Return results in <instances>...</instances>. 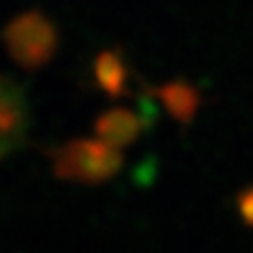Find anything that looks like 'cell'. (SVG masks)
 <instances>
[{"label": "cell", "mask_w": 253, "mask_h": 253, "mask_svg": "<svg viewBox=\"0 0 253 253\" xmlns=\"http://www.w3.org/2000/svg\"><path fill=\"white\" fill-rule=\"evenodd\" d=\"M26 126V110L17 91L0 81V152L13 146Z\"/></svg>", "instance_id": "5b68a950"}, {"label": "cell", "mask_w": 253, "mask_h": 253, "mask_svg": "<svg viewBox=\"0 0 253 253\" xmlns=\"http://www.w3.org/2000/svg\"><path fill=\"white\" fill-rule=\"evenodd\" d=\"M150 93L161 101L163 108L169 112V116L181 126H190L194 123L201 108V93L194 84L186 81H171L156 89H150Z\"/></svg>", "instance_id": "277c9868"}, {"label": "cell", "mask_w": 253, "mask_h": 253, "mask_svg": "<svg viewBox=\"0 0 253 253\" xmlns=\"http://www.w3.org/2000/svg\"><path fill=\"white\" fill-rule=\"evenodd\" d=\"M11 51L23 66L36 68L44 63L53 53V32L42 19H26L13 28Z\"/></svg>", "instance_id": "7a4b0ae2"}, {"label": "cell", "mask_w": 253, "mask_h": 253, "mask_svg": "<svg viewBox=\"0 0 253 253\" xmlns=\"http://www.w3.org/2000/svg\"><path fill=\"white\" fill-rule=\"evenodd\" d=\"M125 165L123 150L95 139H72L53 152V171L59 179L97 186L112 179Z\"/></svg>", "instance_id": "6da1fadb"}, {"label": "cell", "mask_w": 253, "mask_h": 253, "mask_svg": "<svg viewBox=\"0 0 253 253\" xmlns=\"http://www.w3.org/2000/svg\"><path fill=\"white\" fill-rule=\"evenodd\" d=\"M126 66L118 53L106 51L95 61V81L108 97L121 99L126 95Z\"/></svg>", "instance_id": "8992f818"}, {"label": "cell", "mask_w": 253, "mask_h": 253, "mask_svg": "<svg viewBox=\"0 0 253 253\" xmlns=\"http://www.w3.org/2000/svg\"><path fill=\"white\" fill-rule=\"evenodd\" d=\"M236 209H239L241 221L247 228H253V186L243 188L236 196Z\"/></svg>", "instance_id": "52a82bcc"}, {"label": "cell", "mask_w": 253, "mask_h": 253, "mask_svg": "<svg viewBox=\"0 0 253 253\" xmlns=\"http://www.w3.org/2000/svg\"><path fill=\"white\" fill-rule=\"evenodd\" d=\"M150 126H152V123L141 112H133V110L126 108H112L97 116V121H95V137L123 150L126 146L135 144L141 137V133L148 131Z\"/></svg>", "instance_id": "3957f363"}]
</instances>
